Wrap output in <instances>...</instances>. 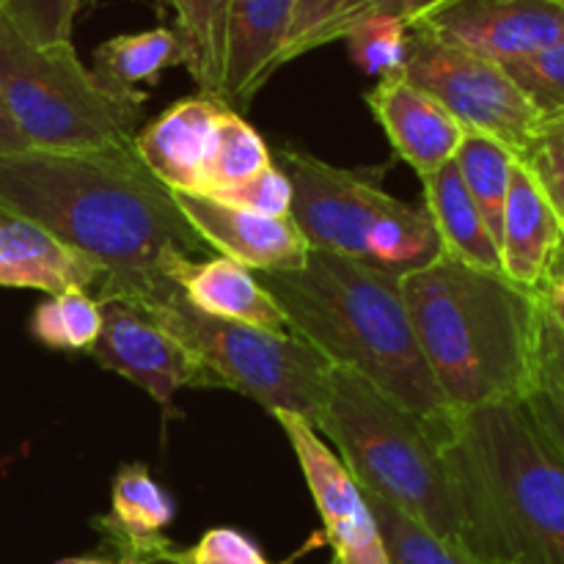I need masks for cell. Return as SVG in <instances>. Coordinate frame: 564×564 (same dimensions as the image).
<instances>
[{"label": "cell", "mask_w": 564, "mask_h": 564, "mask_svg": "<svg viewBox=\"0 0 564 564\" xmlns=\"http://www.w3.org/2000/svg\"><path fill=\"white\" fill-rule=\"evenodd\" d=\"M176 9V31L187 47V66L198 94L218 97L226 75V28L229 0H171Z\"/></svg>", "instance_id": "obj_23"}, {"label": "cell", "mask_w": 564, "mask_h": 564, "mask_svg": "<svg viewBox=\"0 0 564 564\" xmlns=\"http://www.w3.org/2000/svg\"><path fill=\"white\" fill-rule=\"evenodd\" d=\"M0 91L31 152H99L135 141L149 94H116L72 42L33 44L0 14Z\"/></svg>", "instance_id": "obj_6"}, {"label": "cell", "mask_w": 564, "mask_h": 564, "mask_svg": "<svg viewBox=\"0 0 564 564\" xmlns=\"http://www.w3.org/2000/svg\"><path fill=\"white\" fill-rule=\"evenodd\" d=\"M435 422L397 405L352 369L334 367L314 427L339 449L364 494L389 501L441 538L463 540V507Z\"/></svg>", "instance_id": "obj_5"}, {"label": "cell", "mask_w": 564, "mask_h": 564, "mask_svg": "<svg viewBox=\"0 0 564 564\" xmlns=\"http://www.w3.org/2000/svg\"><path fill=\"white\" fill-rule=\"evenodd\" d=\"M152 564H171V562H152Z\"/></svg>", "instance_id": "obj_47"}, {"label": "cell", "mask_w": 564, "mask_h": 564, "mask_svg": "<svg viewBox=\"0 0 564 564\" xmlns=\"http://www.w3.org/2000/svg\"><path fill=\"white\" fill-rule=\"evenodd\" d=\"M0 207L20 213L102 270L97 301L143 303L169 281L176 257L207 242L174 193L143 165L135 141L99 152H22L0 158Z\"/></svg>", "instance_id": "obj_1"}, {"label": "cell", "mask_w": 564, "mask_h": 564, "mask_svg": "<svg viewBox=\"0 0 564 564\" xmlns=\"http://www.w3.org/2000/svg\"><path fill=\"white\" fill-rule=\"evenodd\" d=\"M538 380L564 397V330L545 301L538 334Z\"/></svg>", "instance_id": "obj_36"}, {"label": "cell", "mask_w": 564, "mask_h": 564, "mask_svg": "<svg viewBox=\"0 0 564 564\" xmlns=\"http://www.w3.org/2000/svg\"><path fill=\"white\" fill-rule=\"evenodd\" d=\"M160 562L171 564H279L270 562L251 534L235 527H215L191 549H171ZM286 564V562H281Z\"/></svg>", "instance_id": "obj_30"}, {"label": "cell", "mask_w": 564, "mask_h": 564, "mask_svg": "<svg viewBox=\"0 0 564 564\" xmlns=\"http://www.w3.org/2000/svg\"><path fill=\"white\" fill-rule=\"evenodd\" d=\"M290 334L334 367L352 369L389 400L435 422L449 416L422 356L397 275L350 257L312 251L292 273H257Z\"/></svg>", "instance_id": "obj_4"}, {"label": "cell", "mask_w": 564, "mask_h": 564, "mask_svg": "<svg viewBox=\"0 0 564 564\" xmlns=\"http://www.w3.org/2000/svg\"><path fill=\"white\" fill-rule=\"evenodd\" d=\"M80 0H9L6 17L33 44L72 42Z\"/></svg>", "instance_id": "obj_29"}, {"label": "cell", "mask_w": 564, "mask_h": 564, "mask_svg": "<svg viewBox=\"0 0 564 564\" xmlns=\"http://www.w3.org/2000/svg\"><path fill=\"white\" fill-rule=\"evenodd\" d=\"M540 295H543L549 303H554V306H564V242L560 246V251H556L549 273H545L543 286H540Z\"/></svg>", "instance_id": "obj_40"}, {"label": "cell", "mask_w": 564, "mask_h": 564, "mask_svg": "<svg viewBox=\"0 0 564 564\" xmlns=\"http://www.w3.org/2000/svg\"><path fill=\"white\" fill-rule=\"evenodd\" d=\"M99 284L102 270L91 259L72 251L25 215L0 207V286L47 295L75 286L94 295Z\"/></svg>", "instance_id": "obj_17"}, {"label": "cell", "mask_w": 564, "mask_h": 564, "mask_svg": "<svg viewBox=\"0 0 564 564\" xmlns=\"http://www.w3.org/2000/svg\"><path fill=\"white\" fill-rule=\"evenodd\" d=\"M402 72L413 86L438 99L463 130L494 138L518 160L540 138L543 116L496 61L411 25Z\"/></svg>", "instance_id": "obj_8"}, {"label": "cell", "mask_w": 564, "mask_h": 564, "mask_svg": "<svg viewBox=\"0 0 564 564\" xmlns=\"http://www.w3.org/2000/svg\"><path fill=\"white\" fill-rule=\"evenodd\" d=\"M400 284L424 361L452 413L527 400L538 383L540 292L446 253Z\"/></svg>", "instance_id": "obj_3"}, {"label": "cell", "mask_w": 564, "mask_h": 564, "mask_svg": "<svg viewBox=\"0 0 564 564\" xmlns=\"http://www.w3.org/2000/svg\"><path fill=\"white\" fill-rule=\"evenodd\" d=\"M422 185L424 207H427L435 231H438L441 253L471 264V268L501 273L499 246L485 226L474 198L468 196L455 160H449L444 169L427 176Z\"/></svg>", "instance_id": "obj_21"}, {"label": "cell", "mask_w": 564, "mask_h": 564, "mask_svg": "<svg viewBox=\"0 0 564 564\" xmlns=\"http://www.w3.org/2000/svg\"><path fill=\"white\" fill-rule=\"evenodd\" d=\"M28 330H31L33 339L42 347H47V350H64V328H61L58 306H55L53 295L33 308Z\"/></svg>", "instance_id": "obj_38"}, {"label": "cell", "mask_w": 564, "mask_h": 564, "mask_svg": "<svg viewBox=\"0 0 564 564\" xmlns=\"http://www.w3.org/2000/svg\"><path fill=\"white\" fill-rule=\"evenodd\" d=\"M11 460H14V457H0V471H3V468H6V466H9V463H11Z\"/></svg>", "instance_id": "obj_44"}, {"label": "cell", "mask_w": 564, "mask_h": 564, "mask_svg": "<svg viewBox=\"0 0 564 564\" xmlns=\"http://www.w3.org/2000/svg\"><path fill=\"white\" fill-rule=\"evenodd\" d=\"M463 507V543L496 564H564V457L521 402L435 422Z\"/></svg>", "instance_id": "obj_2"}, {"label": "cell", "mask_w": 564, "mask_h": 564, "mask_svg": "<svg viewBox=\"0 0 564 564\" xmlns=\"http://www.w3.org/2000/svg\"><path fill=\"white\" fill-rule=\"evenodd\" d=\"M523 405H527L529 416L538 424L540 433L564 457V397L551 386H545L543 380H538L534 389L527 394V400H523Z\"/></svg>", "instance_id": "obj_37"}, {"label": "cell", "mask_w": 564, "mask_h": 564, "mask_svg": "<svg viewBox=\"0 0 564 564\" xmlns=\"http://www.w3.org/2000/svg\"><path fill=\"white\" fill-rule=\"evenodd\" d=\"M55 564H116V562L99 560V556H69V560H58Z\"/></svg>", "instance_id": "obj_41"}, {"label": "cell", "mask_w": 564, "mask_h": 564, "mask_svg": "<svg viewBox=\"0 0 564 564\" xmlns=\"http://www.w3.org/2000/svg\"><path fill=\"white\" fill-rule=\"evenodd\" d=\"M295 0H229L220 102L242 113L275 69L290 36Z\"/></svg>", "instance_id": "obj_16"}, {"label": "cell", "mask_w": 564, "mask_h": 564, "mask_svg": "<svg viewBox=\"0 0 564 564\" xmlns=\"http://www.w3.org/2000/svg\"><path fill=\"white\" fill-rule=\"evenodd\" d=\"M22 152H31V147L22 138L20 127H17L14 116H11L9 105H6L3 91H0V158H11V154Z\"/></svg>", "instance_id": "obj_39"}, {"label": "cell", "mask_w": 564, "mask_h": 564, "mask_svg": "<svg viewBox=\"0 0 564 564\" xmlns=\"http://www.w3.org/2000/svg\"><path fill=\"white\" fill-rule=\"evenodd\" d=\"M364 499L378 523L389 564H496L474 554L463 540H449L430 532L416 518L405 516L378 496L364 494Z\"/></svg>", "instance_id": "obj_24"}, {"label": "cell", "mask_w": 564, "mask_h": 564, "mask_svg": "<svg viewBox=\"0 0 564 564\" xmlns=\"http://www.w3.org/2000/svg\"><path fill=\"white\" fill-rule=\"evenodd\" d=\"M279 427L290 438L314 507L323 521L325 540L334 551L330 564H389L378 523L369 512L364 490L347 471L339 455L325 446L317 427L297 413H273Z\"/></svg>", "instance_id": "obj_11"}, {"label": "cell", "mask_w": 564, "mask_h": 564, "mask_svg": "<svg viewBox=\"0 0 564 564\" xmlns=\"http://www.w3.org/2000/svg\"><path fill=\"white\" fill-rule=\"evenodd\" d=\"M102 328L88 356L108 372L141 386L165 413H176L174 397L185 386L218 389L207 369L141 306L119 297L99 301Z\"/></svg>", "instance_id": "obj_10"}, {"label": "cell", "mask_w": 564, "mask_h": 564, "mask_svg": "<svg viewBox=\"0 0 564 564\" xmlns=\"http://www.w3.org/2000/svg\"><path fill=\"white\" fill-rule=\"evenodd\" d=\"M416 25L468 53L510 64L564 42V0H452Z\"/></svg>", "instance_id": "obj_12"}, {"label": "cell", "mask_w": 564, "mask_h": 564, "mask_svg": "<svg viewBox=\"0 0 564 564\" xmlns=\"http://www.w3.org/2000/svg\"><path fill=\"white\" fill-rule=\"evenodd\" d=\"M292 185V220L312 251L364 262L380 220L402 202L383 187L386 165L339 169L292 143L270 149Z\"/></svg>", "instance_id": "obj_9"}, {"label": "cell", "mask_w": 564, "mask_h": 564, "mask_svg": "<svg viewBox=\"0 0 564 564\" xmlns=\"http://www.w3.org/2000/svg\"><path fill=\"white\" fill-rule=\"evenodd\" d=\"M549 130H564V110H562V113L551 116L549 121H543V130H540V132H549Z\"/></svg>", "instance_id": "obj_42"}, {"label": "cell", "mask_w": 564, "mask_h": 564, "mask_svg": "<svg viewBox=\"0 0 564 564\" xmlns=\"http://www.w3.org/2000/svg\"><path fill=\"white\" fill-rule=\"evenodd\" d=\"M169 66H187L185 39L176 28L160 25L141 33H121L94 50V77L116 94H141V83L160 80Z\"/></svg>", "instance_id": "obj_22"}, {"label": "cell", "mask_w": 564, "mask_h": 564, "mask_svg": "<svg viewBox=\"0 0 564 564\" xmlns=\"http://www.w3.org/2000/svg\"><path fill=\"white\" fill-rule=\"evenodd\" d=\"M516 160V154L507 147H501L499 141L468 130L455 152V163L463 176V185H466L468 196L477 204L479 215H482L485 226L494 235L496 246L501 240L505 204L507 193H510V176Z\"/></svg>", "instance_id": "obj_25"}, {"label": "cell", "mask_w": 564, "mask_h": 564, "mask_svg": "<svg viewBox=\"0 0 564 564\" xmlns=\"http://www.w3.org/2000/svg\"><path fill=\"white\" fill-rule=\"evenodd\" d=\"M176 505L141 463L121 466L110 488V512L91 518V527L102 534V543L116 560L141 564L160 562L171 549L165 529L174 523Z\"/></svg>", "instance_id": "obj_18"}, {"label": "cell", "mask_w": 564, "mask_h": 564, "mask_svg": "<svg viewBox=\"0 0 564 564\" xmlns=\"http://www.w3.org/2000/svg\"><path fill=\"white\" fill-rule=\"evenodd\" d=\"M174 202L207 248L253 273H292L308 262L312 248L292 215L268 218L193 193H174Z\"/></svg>", "instance_id": "obj_13"}, {"label": "cell", "mask_w": 564, "mask_h": 564, "mask_svg": "<svg viewBox=\"0 0 564 564\" xmlns=\"http://www.w3.org/2000/svg\"><path fill=\"white\" fill-rule=\"evenodd\" d=\"M507 75L516 80L529 97V102L540 110L543 121L564 110V42L551 44L540 53L527 55V58L501 64Z\"/></svg>", "instance_id": "obj_28"}, {"label": "cell", "mask_w": 564, "mask_h": 564, "mask_svg": "<svg viewBox=\"0 0 564 564\" xmlns=\"http://www.w3.org/2000/svg\"><path fill=\"white\" fill-rule=\"evenodd\" d=\"M549 132H564V130H549Z\"/></svg>", "instance_id": "obj_48"}, {"label": "cell", "mask_w": 564, "mask_h": 564, "mask_svg": "<svg viewBox=\"0 0 564 564\" xmlns=\"http://www.w3.org/2000/svg\"><path fill=\"white\" fill-rule=\"evenodd\" d=\"M169 279L198 312L273 334H290L286 317L270 292L259 284L257 273L231 259L209 257L204 262H193L191 257H176L169 268Z\"/></svg>", "instance_id": "obj_20"}, {"label": "cell", "mask_w": 564, "mask_h": 564, "mask_svg": "<svg viewBox=\"0 0 564 564\" xmlns=\"http://www.w3.org/2000/svg\"><path fill=\"white\" fill-rule=\"evenodd\" d=\"M55 297L61 328H64V352H88L102 328L99 301L86 290H64Z\"/></svg>", "instance_id": "obj_32"}, {"label": "cell", "mask_w": 564, "mask_h": 564, "mask_svg": "<svg viewBox=\"0 0 564 564\" xmlns=\"http://www.w3.org/2000/svg\"><path fill=\"white\" fill-rule=\"evenodd\" d=\"M564 242V226L532 171L516 160L505 204L499 257L501 273L523 290L540 292Z\"/></svg>", "instance_id": "obj_19"}, {"label": "cell", "mask_w": 564, "mask_h": 564, "mask_svg": "<svg viewBox=\"0 0 564 564\" xmlns=\"http://www.w3.org/2000/svg\"><path fill=\"white\" fill-rule=\"evenodd\" d=\"M226 102L207 94L169 105L158 119L135 132V152L149 171L174 193L204 196L215 124Z\"/></svg>", "instance_id": "obj_15"}, {"label": "cell", "mask_w": 564, "mask_h": 564, "mask_svg": "<svg viewBox=\"0 0 564 564\" xmlns=\"http://www.w3.org/2000/svg\"><path fill=\"white\" fill-rule=\"evenodd\" d=\"M521 163L532 171L564 226V132H540Z\"/></svg>", "instance_id": "obj_35"}, {"label": "cell", "mask_w": 564, "mask_h": 564, "mask_svg": "<svg viewBox=\"0 0 564 564\" xmlns=\"http://www.w3.org/2000/svg\"><path fill=\"white\" fill-rule=\"evenodd\" d=\"M91 3H94V0H91Z\"/></svg>", "instance_id": "obj_49"}, {"label": "cell", "mask_w": 564, "mask_h": 564, "mask_svg": "<svg viewBox=\"0 0 564 564\" xmlns=\"http://www.w3.org/2000/svg\"><path fill=\"white\" fill-rule=\"evenodd\" d=\"M341 42L347 44L352 64L364 75H394L405 69L408 25L389 14H367L345 28Z\"/></svg>", "instance_id": "obj_27"}, {"label": "cell", "mask_w": 564, "mask_h": 564, "mask_svg": "<svg viewBox=\"0 0 564 564\" xmlns=\"http://www.w3.org/2000/svg\"><path fill=\"white\" fill-rule=\"evenodd\" d=\"M364 102L383 127L397 158L405 160L422 182L455 160L466 130L438 99L413 86L405 72L380 77L378 86L364 94Z\"/></svg>", "instance_id": "obj_14"}, {"label": "cell", "mask_w": 564, "mask_h": 564, "mask_svg": "<svg viewBox=\"0 0 564 564\" xmlns=\"http://www.w3.org/2000/svg\"><path fill=\"white\" fill-rule=\"evenodd\" d=\"M116 564H141V562H135V560H116Z\"/></svg>", "instance_id": "obj_45"}, {"label": "cell", "mask_w": 564, "mask_h": 564, "mask_svg": "<svg viewBox=\"0 0 564 564\" xmlns=\"http://www.w3.org/2000/svg\"><path fill=\"white\" fill-rule=\"evenodd\" d=\"M350 0H295V11H292L290 36H286L284 50H281L279 64H290V61L301 58L303 53L317 50L319 36L325 28L345 11Z\"/></svg>", "instance_id": "obj_34"}, {"label": "cell", "mask_w": 564, "mask_h": 564, "mask_svg": "<svg viewBox=\"0 0 564 564\" xmlns=\"http://www.w3.org/2000/svg\"><path fill=\"white\" fill-rule=\"evenodd\" d=\"M543 301H545V297H543ZM545 303H549V301H545ZM549 308H551V312H554L556 323H560L562 330H564V306H554V303H549Z\"/></svg>", "instance_id": "obj_43"}, {"label": "cell", "mask_w": 564, "mask_h": 564, "mask_svg": "<svg viewBox=\"0 0 564 564\" xmlns=\"http://www.w3.org/2000/svg\"><path fill=\"white\" fill-rule=\"evenodd\" d=\"M138 306L207 369L218 389L248 397L270 416L286 411L317 424L334 364L295 334L198 312L171 279Z\"/></svg>", "instance_id": "obj_7"}, {"label": "cell", "mask_w": 564, "mask_h": 564, "mask_svg": "<svg viewBox=\"0 0 564 564\" xmlns=\"http://www.w3.org/2000/svg\"><path fill=\"white\" fill-rule=\"evenodd\" d=\"M446 3H452V0H350V3L345 6V11H341V14L325 28L317 47H323V44H330V42H339L345 28L352 25V22L361 20V17L367 14L397 17V20H402L408 28H411L416 25V22L427 20V17L435 14L438 9H444Z\"/></svg>", "instance_id": "obj_33"}, {"label": "cell", "mask_w": 564, "mask_h": 564, "mask_svg": "<svg viewBox=\"0 0 564 564\" xmlns=\"http://www.w3.org/2000/svg\"><path fill=\"white\" fill-rule=\"evenodd\" d=\"M207 198L237 209H248V213L268 215V218H290L292 215V185L275 163L242 185L209 193Z\"/></svg>", "instance_id": "obj_31"}, {"label": "cell", "mask_w": 564, "mask_h": 564, "mask_svg": "<svg viewBox=\"0 0 564 564\" xmlns=\"http://www.w3.org/2000/svg\"><path fill=\"white\" fill-rule=\"evenodd\" d=\"M268 165H273V152H270L268 141L242 119V113L226 105L218 116V124H215V143L213 154H209L204 196L242 185Z\"/></svg>", "instance_id": "obj_26"}, {"label": "cell", "mask_w": 564, "mask_h": 564, "mask_svg": "<svg viewBox=\"0 0 564 564\" xmlns=\"http://www.w3.org/2000/svg\"><path fill=\"white\" fill-rule=\"evenodd\" d=\"M6 3H9V0H0V14H6Z\"/></svg>", "instance_id": "obj_46"}]
</instances>
